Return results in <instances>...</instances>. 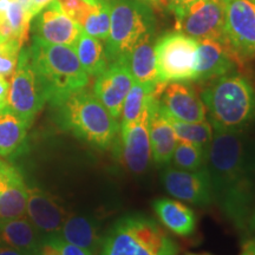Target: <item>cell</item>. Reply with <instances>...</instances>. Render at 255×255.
I'll list each match as a JSON object with an SVG mask.
<instances>
[{"label":"cell","mask_w":255,"mask_h":255,"mask_svg":"<svg viewBox=\"0 0 255 255\" xmlns=\"http://www.w3.org/2000/svg\"><path fill=\"white\" fill-rule=\"evenodd\" d=\"M206 167L213 202L246 232L255 206V138L246 131H214Z\"/></svg>","instance_id":"obj_1"},{"label":"cell","mask_w":255,"mask_h":255,"mask_svg":"<svg viewBox=\"0 0 255 255\" xmlns=\"http://www.w3.org/2000/svg\"><path fill=\"white\" fill-rule=\"evenodd\" d=\"M201 100L214 131H247L255 124V87L241 72L208 82Z\"/></svg>","instance_id":"obj_2"},{"label":"cell","mask_w":255,"mask_h":255,"mask_svg":"<svg viewBox=\"0 0 255 255\" xmlns=\"http://www.w3.org/2000/svg\"><path fill=\"white\" fill-rule=\"evenodd\" d=\"M28 52L45 100L52 108L89 85L90 77L79 63L73 47L50 44L32 37Z\"/></svg>","instance_id":"obj_3"},{"label":"cell","mask_w":255,"mask_h":255,"mask_svg":"<svg viewBox=\"0 0 255 255\" xmlns=\"http://www.w3.org/2000/svg\"><path fill=\"white\" fill-rule=\"evenodd\" d=\"M56 122L65 131L101 150H108L120 135V122L111 116L94 92H75L53 108Z\"/></svg>","instance_id":"obj_4"},{"label":"cell","mask_w":255,"mask_h":255,"mask_svg":"<svg viewBox=\"0 0 255 255\" xmlns=\"http://www.w3.org/2000/svg\"><path fill=\"white\" fill-rule=\"evenodd\" d=\"M178 246L151 216L130 213L102 238L100 255H177Z\"/></svg>","instance_id":"obj_5"},{"label":"cell","mask_w":255,"mask_h":255,"mask_svg":"<svg viewBox=\"0 0 255 255\" xmlns=\"http://www.w3.org/2000/svg\"><path fill=\"white\" fill-rule=\"evenodd\" d=\"M152 9L142 0H110V31L104 41L110 63L127 56L142 39L155 36Z\"/></svg>","instance_id":"obj_6"},{"label":"cell","mask_w":255,"mask_h":255,"mask_svg":"<svg viewBox=\"0 0 255 255\" xmlns=\"http://www.w3.org/2000/svg\"><path fill=\"white\" fill-rule=\"evenodd\" d=\"M199 41L182 32H169L155 41L159 82H190L195 72Z\"/></svg>","instance_id":"obj_7"},{"label":"cell","mask_w":255,"mask_h":255,"mask_svg":"<svg viewBox=\"0 0 255 255\" xmlns=\"http://www.w3.org/2000/svg\"><path fill=\"white\" fill-rule=\"evenodd\" d=\"M45 103L40 82L31 65L28 47H23L8 83L7 108L30 128Z\"/></svg>","instance_id":"obj_8"},{"label":"cell","mask_w":255,"mask_h":255,"mask_svg":"<svg viewBox=\"0 0 255 255\" xmlns=\"http://www.w3.org/2000/svg\"><path fill=\"white\" fill-rule=\"evenodd\" d=\"M226 41L244 65L255 58V0H225Z\"/></svg>","instance_id":"obj_9"},{"label":"cell","mask_w":255,"mask_h":255,"mask_svg":"<svg viewBox=\"0 0 255 255\" xmlns=\"http://www.w3.org/2000/svg\"><path fill=\"white\" fill-rule=\"evenodd\" d=\"M225 18V0H197L175 20V30L197 41L209 39L227 43Z\"/></svg>","instance_id":"obj_10"},{"label":"cell","mask_w":255,"mask_h":255,"mask_svg":"<svg viewBox=\"0 0 255 255\" xmlns=\"http://www.w3.org/2000/svg\"><path fill=\"white\" fill-rule=\"evenodd\" d=\"M161 182L169 195L178 200L201 207L213 203L212 186L207 167L189 171L181 170L169 164L163 167Z\"/></svg>","instance_id":"obj_11"},{"label":"cell","mask_w":255,"mask_h":255,"mask_svg":"<svg viewBox=\"0 0 255 255\" xmlns=\"http://www.w3.org/2000/svg\"><path fill=\"white\" fill-rule=\"evenodd\" d=\"M131 72L124 57L111 62L95 79L92 92L107 108L111 116L120 122L126 97L133 85Z\"/></svg>","instance_id":"obj_12"},{"label":"cell","mask_w":255,"mask_h":255,"mask_svg":"<svg viewBox=\"0 0 255 255\" xmlns=\"http://www.w3.org/2000/svg\"><path fill=\"white\" fill-rule=\"evenodd\" d=\"M33 36L50 44L71 46L75 49L82 27L63 11L58 0H52L31 21Z\"/></svg>","instance_id":"obj_13"},{"label":"cell","mask_w":255,"mask_h":255,"mask_svg":"<svg viewBox=\"0 0 255 255\" xmlns=\"http://www.w3.org/2000/svg\"><path fill=\"white\" fill-rule=\"evenodd\" d=\"M242 64L234 55L227 43L216 40H200L197 44V57L194 82L208 83L213 79L239 71Z\"/></svg>","instance_id":"obj_14"},{"label":"cell","mask_w":255,"mask_h":255,"mask_svg":"<svg viewBox=\"0 0 255 255\" xmlns=\"http://www.w3.org/2000/svg\"><path fill=\"white\" fill-rule=\"evenodd\" d=\"M159 105L171 119L181 122H203L207 110L196 89L187 82H171L165 85Z\"/></svg>","instance_id":"obj_15"},{"label":"cell","mask_w":255,"mask_h":255,"mask_svg":"<svg viewBox=\"0 0 255 255\" xmlns=\"http://www.w3.org/2000/svg\"><path fill=\"white\" fill-rule=\"evenodd\" d=\"M155 97H159V95L152 96L136 123L128 130L127 133L121 136V144H122L121 154H122L123 163L132 174H144L150 165L151 148L150 137H149V110Z\"/></svg>","instance_id":"obj_16"},{"label":"cell","mask_w":255,"mask_h":255,"mask_svg":"<svg viewBox=\"0 0 255 255\" xmlns=\"http://www.w3.org/2000/svg\"><path fill=\"white\" fill-rule=\"evenodd\" d=\"M26 214L32 225L40 234H58L69 213L64 209L56 196L40 187H28Z\"/></svg>","instance_id":"obj_17"},{"label":"cell","mask_w":255,"mask_h":255,"mask_svg":"<svg viewBox=\"0 0 255 255\" xmlns=\"http://www.w3.org/2000/svg\"><path fill=\"white\" fill-rule=\"evenodd\" d=\"M28 186L17 165L0 158V219L26 215Z\"/></svg>","instance_id":"obj_18"},{"label":"cell","mask_w":255,"mask_h":255,"mask_svg":"<svg viewBox=\"0 0 255 255\" xmlns=\"http://www.w3.org/2000/svg\"><path fill=\"white\" fill-rule=\"evenodd\" d=\"M149 137H150L151 161L157 167L170 164L171 156L177 144V137L170 117L159 105V97H155L149 110Z\"/></svg>","instance_id":"obj_19"},{"label":"cell","mask_w":255,"mask_h":255,"mask_svg":"<svg viewBox=\"0 0 255 255\" xmlns=\"http://www.w3.org/2000/svg\"><path fill=\"white\" fill-rule=\"evenodd\" d=\"M123 57L127 60L135 83L149 89H162L167 85L159 82L158 78L155 36H149L142 39L127 56Z\"/></svg>","instance_id":"obj_20"},{"label":"cell","mask_w":255,"mask_h":255,"mask_svg":"<svg viewBox=\"0 0 255 255\" xmlns=\"http://www.w3.org/2000/svg\"><path fill=\"white\" fill-rule=\"evenodd\" d=\"M43 239L28 219H0V242L31 255H39Z\"/></svg>","instance_id":"obj_21"},{"label":"cell","mask_w":255,"mask_h":255,"mask_svg":"<svg viewBox=\"0 0 255 255\" xmlns=\"http://www.w3.org/2000/svg\"><path fill=\"white\" fill-rule=\"evenodd\" d=\"M152 209L159 222L178 237H189L196 229V215L178 201L159 197L152 201Z\"/></svg>","instance_id":"obj_22"},{"label":"cell","mask_w":255,"mask_h":255,"mask_svg":"<svg viewBox=\"0 0 255 255\" xmlns=\"http://www.w3.org/2000/svg\"><path fill=\"white\" fill-rule=\"evenodd\" d=\"M64 241L82 247L96 254L100 250L102 238L97 223L87 216L69 214L58 234Z\"/></svg>","instance_id":"obj_23"},{"label":"cell","mask_w":255,"mask_h":255,"mask_svg":"<svg viewBox=\"0 0 255 255\" xmlns=\"http://www.w3.org/2000/svg\"><path fill=\"white\" fill-rule=\"evenodd\" d=\"M27 126L8 108L0 113V158L18 156L25 145Z\"/></svg>","instance_id":"obj_24"},{"label":"cell","mask_w":255,"mask_h":255,"mask_svg":"<svg viewBox=\"0 0 255 255\" xmlns=\"http://www.w3.org/2000/svg\"><path fill=\"white\" fill-rule=\"evenodd\" d=\"M75 51L79 63L89 77H97L110 64L105 53L103 41L89 36L84 31H82L78 38Z\"/></svg>","instance_id":"obj_25"},{"label":"cell","mask_w":255,"mask_h":255,"mask_svg":"<svg viewBox=\"0 0 255 255\" xmlns=\"http://www.w3.org/2000/svg\"><path fill=\"white\" fill-rule=\"evenodd\" d=\"M77 23L85 33L104 43L110 31V0H88Z\"/></svg>","instance_id":"obj_26"},{"label":"cell","mask_w":255,"mask_h":255,"mask_svg":"<svg viewBox=\"0 0 255 255\" xmlns=\"http://www.w3.org/2000/svg\"><path fill=\"white\" fill-rule=\"evenodd\" d=\"M163 89L164 88L149 89L138 84V83H133L123 103L122 114H121L120 119V136H123L124 133L128 132V130L136 123V121L141 116L142 111L149 104L152 96H161Z\"/></svg>","instance_id":"obj_27"},{"label":"cell","mask_w":255,"mask_h":255,"mask_svg":"<svg viewBox=\"0 0 255 255\" xmlns=\"http://www.w3.org/2000/svg\"><path fill=\"white\" fill-rule=\"evenodd\" d=\"M171 124L176 133L177 141H183L191 143V144L200 146V148L208 150L210 143H212L213 136H214V129L209 121L203 122H181V121L171 119Z\"/></svg>","instance_id":"obj_28"},{"label":"cell","mask_w":255,"mask_h":255,"mask_svg":"<svg viewBox=\"0 0 255 255\" xmlns=\"http://www.w3.org/2000/svg\"><path fill=\"white\" fill-rule=\"evenodd\" d=\"M207 151L208 150L191 143L177 141L171 156L170 165L181 170H199L207 165Z\"/></svg>","instance_id":"obj_29"},{"label":"cell","mask_w":255,"mask_h":255,"mask_svg":"<svg viewBox=\"0 0 255 255\" xmlns=\"http://www.w3.org/2000/svg\"><path fill=\"white\" fill-rule=\"evenodd\" d=\"M39 255H95L92 252L64 241L58 235H49L41 241Z\"/></svg>","instance_id":"obj_30"},{"label":"cell","mask_w":255,"mask_h":255,"mask_svg":"<svg viewBox=\"0 0 255 255\" xmlns=\"http://www.w3.org/2000/svg\"><path fill=\"white\" fill-rule=\"evenodd\" d=\"M23 47L17 40H6L0 44V76L6 78L13 75Z\"/></svg>","instance_id":"obj_31"},{"label":"cell","mask_w":255,"mask_h":255,"mask_svg":"<svg viewBox=\"0 0 255 255\" xmlns=\"http://www.w3.org/2000/svg\"><path fill=\"white\" fill-rule=\"evenodd\" d=\"M197 0H164L163 9L170 12L174 14L175 20L181 18L186 13L187 9L190 7L191 5L195 4Z\"/></svg>","instance_id":"obj_32"},{"label":"cell","mask_w":255,"mask_h":255,"mask_svg":"<svg viewBox=\"0 0 255 255\" xmlns=\"http://www.w3.org/2000/svg\"><path fill=\"white\" fill-rule=\"evenodd\" d=\"M58 1L62 6L63 11L75 21L78 20L83 9L88 4V0H58Z\"/></svg>","instance_id":"obj_33"},{"label":"cell","mask_w":255,"mask_h":255,"mask_svg":"<svg viewBox=\"0 0 255 255\" xmlns=\"http://www.w3.org/2000/svg\"><path fill=\"white\" fill-rule=\"evenodd\" d=\"M7 92L8 82L5 77L0 76V113L7 108Z\"/></svg>","instance_id":"obj_34"},{"label":"cell","mask_w":255,"mask_h":255,"mask_svg":"<svg viewBox=\"0 0 255 255\" xmlns=\"http://www.w3.org/2000/svg\"><path fill=\"white\" fill-rule=\"evenodd\" d=\"M52 0H31L30 6H28V13L33 19L45 6H47Z\"/></svg>","instance_id":"obj_35"},{"label":"cell","mask_w":255,"mask_h":255,"mask_svg":"<svg viewBox=\"0 0 255 255\" xmlns=\"http://www.w3.org/2000/svg\"><path fill=\"white\" fill-rule=\"evenodd\" d=\"M0 255H31V254L25 253L23 251L15 250L13 247H9L7 245L1 244V242H0Z\"/></svg>","instance_id":"obj_36"},{"label":"cell","mask_w":255,"mask_h":255,"mask_svg":"<svg viewBox=\"0 0 255 255\" xmlns=\"http://www.w3.org/2000/svg\"><path fill=\"white\" fill-rule=\"evenodd\" d=\"M241 255H255V238H251L246 241L242 248Z\"/></svg>","instance_id":"obj_37"},{"label":"cell","mask_w":255,"mask_h":255,"mask_svg":"<svg viewBox=\"0 0 255 255\" xmlns=\"http://www.w3.org/2000/svg\"><path fill=\"white\" fill-rule=\"evenodd\" d=\"M246 233L252 235V238H255V206H254L253 213H252V215H251L250 222H248Z\"/></svg>","instance_id":"obj_38"},{"label":"cell","mask_w":255,"mask_h":255,"mask_svg":"<svg viewBox=\"0 0 255 255\" xmlns=\"http://www.w3.org/2000/svg\"><path fill=\"white\" fill-rule=\"evenodd\" d=\"M148 4L149 6H151L152 8H158V9H163V5H164V0H142Z\"/></svg>","instance_id":"obj_39"},{"label":"cell","mask_w":255,"mask_h":255,"mask_svg":"<svg viewBox=\"0 0 255 255\" xmlns=\"http://www.w3.org/2000/svg\"><path fill=\"white\" fill-rule=\"evenodd\" d=\"M1 43H4V39H2V38L0 37V44H1Z\"/></svg>","instance_id":"obj_40"},{"label":"cell","mask_w":255,"mask_h":255,"mask_svg":"<svg viewBox=\"0 0 255 255\" xmlns=\"http://www.w3.org/2000/svg\"><path fill=\"white\" fill-rule=\"evenodd\" d=\"M187 255H206V254H187Z\"/></svg>","instance_id":"obj_41"}]
</instances>
